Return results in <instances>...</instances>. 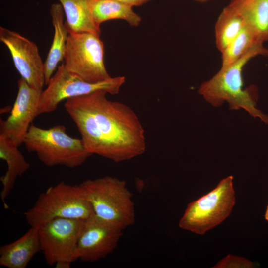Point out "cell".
<instances>
[{
	"instance_id": "obj_11",
	"label": "cell",
	"mask_w": 268,
	"mask_h": 268,
	"mask_svg": "<svg viewBox=\"0 0 268 268\" xmlns=\"http://www.w3.org/2000/svg\"><path fill=\"white\" fill-rule=\"evenodd\" d=\"M123 230L94 215L85 219L77 245L78 259L93 263L116 248Z\"/></svg>"
},
{
	"instance_id": "obj_22",
	"label": "cell",
	"mask_w": 268,
	"mask_h": 268,
	"mask_svg": "<svg viewBox=\"0 0 268 268\" xmlns=\"http://www.w3.org/2000/svg\"><path fill=\"white\" fill-rule=\"evenodd\" d=\"M130 7L139 6L147 2L150 0H115Z\"/></svg>"
},
{
	"instance_id": "obj_3",
	"label": "cell",
	"mask_w": 268,
	"mask_h": 268,
	"mask_svg": "<svg viewBox=\"0 0 268 268\" xmlns=\"http://www.w3.org/2000/svg\"><path fill=\"white\" fill-rule=\"evenodd\" d=\"M24 214L30 227L39 228L55 218L85 220L94 213L80 184L71 185L61 181L40 194L34 205Z\"/></svg>"
},
{
	"instance_id": "obj_10",
	"label": "cell",
	"mask_w": 268,
	"mask_h": 268,
	"mask_svg": "<svg viewBox=\"0 0 268 268\" xmlns=\"http://www.w3.org/2000/svg\"><path fill=\"white\" fill-rule=\"evenodd\" d=\"M0 40L8 49L21 78L32 87L42 91L45 84L44 63L36 44L19 33L1 26Z\"/></svg>"
},
{
	"instance_id": "obj_2",
	"label": "cell",
	"mask_w": 268,
	"mask_h": 268,
	"mask_svg": "<svg viewBox=\"0 0 268 268\" xmlns=\"http://www.w3.org/2000/svg\"><path fill=\"white\" fill-rule=\"evenodd\" d=\"M258 43L235 62L220 70L199 86L198 92L213 107H219L227 102L231 110L243 109L254 118L268 125V116L257 108V88H244L243 71L245 66L257 56H268V49Z\"/></svg>"
},
{
	"instance_id": "obj_21",
	"label": "cell",
	"mask_w": 268,
	"mask_h": 268,
	"mask_svg": "<svg viewBox=\"0 0 268 268\" xmlns=\"http://www.w3.org/2000/svg\"><path fill=\"white\" fill-rule=\"evenodd\" d=\"M254 264L250 260L241 257L228 255L219 261L213 268H248L254 267Z\"/></svg>"
},
{
	"instance_id": "obj_6",
	"label": "cell",
	"mask_w": 268,
	"mask_h": 268,
	"mask_svg": "<svg viewBox=\"0 0 268 268\" xmlns=\"http://www.w3.org/2000/svg\"><path fill=\"white\" fill-rule=\"evenodd\" d=\"M233 179L232 176L223 179L210 192L189 203L179 222V227L204 235L226 219L235 203Z\"/></svg>"
},
{
	"instance_id": "obj_5",
	"label": "cell",
	"mask_w": 268,
	"mask_h": 268,
	"mask_svg": "<svg viewBox=\"0 0 268 268\" xmlns=\"http://www.w3.org/2000/svg\"><path fill=\"white\" fill-rule=\"evenodd\" d=\"M80 185L97 217L123 230L134 223L135 209L133 195L125 181L106 176L86 180Z\"/></svg>"
},
{
	"instance_id": "obj_7",
	"label": "cell",
	"mask_w": 268,
	"mask_h": 268,
	"mask_svg": "<svg viewBox=\"0 0 268 268\" xmlns=\"http://www.w3.org/2000/svg\"><path fill=\"white\" fill-rule=\"evenodd\" d=\"M104 53L100 36L87 32L69 33L64 64L68 71L86 82H102L112 77L105 67Z\"/></svg>"
},
{
	"instance_id": "obj_4",
	"label": "cell",
	"mask_w": 268,
	"mask_h": 268,
	"mask_svg": "<svg viewBox=\"0 0 268 268\" xmlns=\"http://www.w3.org/2000/svg\"><path fill=\"white\" fill-rule=\"evenodd\" d=\"M23 144L28 151L35 152L39 159L48 167H77L92 155L81 139L69 136L63 125L45 129L31 124Z\"/></svg>"
},
{
	"instance_id": "obj_9",
	"label": "cell",
	"mask_w": 268,
	"mask_h": 268,
	"mask_svg": "<svg viewBox=\"0 0 268 268\" xmlns=\"http://www.w3.org/2000/svg\"><path fill=\"white\" fill-rule=\"evenodd\" d=\"M125 82L124 76H117L98 83H89L68 71L63 63L58 66L46 89L41 93L37 116L55 111L64 100L97 90H102L111 95L117 94Z\"/></svg>"
},
{
	"instance_id": "obj_18",
	"label": "cell",
	"mask_w": 268,
	"mask_h": 268,
	"mask_svg": "<svg viewBox=\"0 0 268 268\" xmlns=\"http://www.w3.org/2000/svg\"><path fill=\"white\" fill-rule=\"evenodd\" d=\"M92 15L96 23L101 24L108 20L121 19L133 27H137L141 17L132 7L115 0H89Z\"/></svg>"
},
{
	"instance_id": "obj_24",
	"label": "cell",
	"mask_w": 268,
	"mask_h": 268,
	"mask_svg": "<svg viewBox=\"0 0 268 268\" xmlns=\"http://www.w3.org/2000/svg\"><path fill=\"white\" fill-rule=\"evenodd\" d=\"M196 2H200V3H204L208 2L209 1H210L211 0H193Z\"/></svg>"
},
{
	"instance_id": "obj_1",
	"label": "cell",
	"mask_w": 268,
	"mask_h": 268,
	"mask_svg": "<svg viewBox=\"0 0 268 268\" xmlns=\"http://www.w3.org/2000/svg\"><path fill=\"white\" fill-rule=\"evenodd\" d=\"M99 90L66 100L64 107L75 124L86 150L118 163L144 153L143 127L126 104L109 100Z\"/></svg>"
},
{
	"instance_id": "obj_8",
	"label": "cell",
	"mask_w": 268,
	"mask_h": 268,
	"mask_svg": "<svg viewBox=\"0 0 268 268\" xmlns=\"http://www.w3.org/2000/svg\"><path fill=\"white\" fill-rule=\"evenodd\" d=\"M85 220L57 218L38 228V233L46 263L68 268L78 259L77 245Z\"/></svg>"
},
{
	"instance_id": "obj_17",
	"label": "cell",
	"mask_w": 268,
	"mask_h": 268,
	"mask_svg": "<svg viewBox=\"0 0 268 268\" xmlns=\"http://www.w3.org/2000/svg\"><path fill=\"white\" fill-rule=\"evenodd\" d=\"M66 16L68 34L91 33L100 36L101 29L94 21L89 0H59Z\"/></svg>"
},
{
	"instance_id": "obj_12",
	"label": "cell",
	"mask_w": 268,
	"mask_h": 268,
	"mask_svg": "<svg viewBox=\"0 0 268 268\" xmlns=\"http://www.w3.org/2000/svg\"><path fill=\"white\" fill-rule=\"evenodd\" d=\"M18 92L10 114L0 119V135L11 140L19 147L24 142L32 121L37 116L42 91L30 86L22 78L17 81Z\"/></svg>"
},
{
	"instance_id": "obj_16",
	"label": "cell",
	"mask_w": 268,
	"mask_h": 268,
	"mask_svg": "<svg viewBox=\"0 0 268 268\" xmlns=\"http://www.w3.org/2000/svg\"><path fill=\"white\" fill-rule=\"evenodd\" d=\"M54 29L52 43L44 62L45 85L50 80L59 63L64 59L68 32L64 22V12L60 3L51 5L50 10Z\"/></svg>"
},
{
	"instance_id": "obj_15",
	"label": "cell",
	"mask_w": 268,
	"mask_h": 268,
	"mask_svg": "<svg viewBox=\"0 0 268 268\" xmlns=\"http://www.w3.org/2000/svg\"><path fill=\"white\" fill-rule=\"evenodd\" d=\"M227 6L243 19L261 42L268 41V0H230Z\"/></svg>"
},
{
	"instance_id": "obj_23",
	"label": "cell",
	"mask_w": 268,
	"mask_h": 268,
	"mask_svg": "<svg viewBox=\"0 0 268 268\" xmlns=\"http://www.w3.org/2000/svg\"><path fill=\"white\" fill-rule=\"evenodd\" d=\"M265 218L268 222V205L267 207V209L265 212Z\"/></svg>"
},
{
	"instance_id": "obj_13",
	"label": "cell",
	"mask_w": 268,
	"mask_h": 268,
	"mask_svg": "<svg viewBox=\"0 0 268 268\" xmlns=\"http://www.w3.org/2000/svg\"><path fill=\"white\" fill-rule=\"evenodd\" d=\"M38 228H30L17 240L0 247V265L8 268H26L41 250Z\"/></svg>"
},
{
	"instance_id": "obj_19",
	"label": "cell",
	"mask_w": 268,
	"mask_h": 268,
	"mask_svg": "<svg viewBox=\"0 0 268 268\" xmlns=\"http://www.w3.org/2000/svg\"><path fill=\"white\" fill-rule=\"evenodd\" d=\"M245 26L243 19L227 5L219 15L214 27L215 44L222 52Z\"/></svg>"
},
{
	"instance_id": "obj_14",
	"label": "cell",
	"mask_w": 268,
	"mask_h": 268,
	"mask_svg": "<svg viewBox=\"0 0 268 268\" xmlns=\"http://www.w3.org/2000/svg\"><path fill=\"white\" fill-rule=\"evenodd\" d=\"M16 145L10 139L0 135V158L7 164V170L0 180L2 185L0 198L5 208H8L5 200L14 187L17 177L21 176L30 167Z\"/></svg>"
},
{
	"instance_id": "obj_20",
	"label": "cell",
	"mask_w": 268,
	"mask_h": 268,
	"mask_svg": "<svg viewBox=\"0 0 268 268\" xmlns=\"http://www.w3.org/2000/svg\"><path fill=\"white\" fill-rule=\"evenodd\" d=\"M261 42L253 31L245 25L237 36L221 53V67L229 65L244 56Z\"/></svg>"
}]
</instances>
